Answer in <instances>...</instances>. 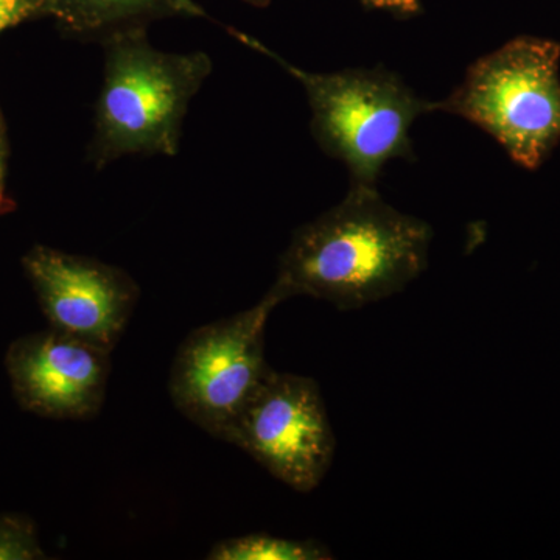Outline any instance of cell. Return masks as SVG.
I'll list each match as a JSON object with an SVG mask.
<instances>
[{"label": "cell", "mask_w": 560, "mask_h": 560, "mask_svg": "<svg viewBox=\"0 0 560 560\" xmlns=\"http://www.w3.org/2000/svg\"><path fill=\"white\" fill-rule=\"evenodd\" d=\"M433 228L382 200L377 187L352 186L340 205L294 232L275 285L353 311L393 296L429 264Z\"/></svg>", "instance_id": "obj_1"}, {"label": "cell", "mask_w": 560, "mask_h": 560, "mask_svg": "<svg viewBox=\"0 0 560 560\" xmlns=\"http://www.w3.org/2000/svg\"><path fill=\"white\" fill-rule=\"evenodd\" d=\"M296 77L311 102L312 130L320 147L341 162L352 186L375 187L386 162L411 160L415 120L433 113L396 73L383 68L307 72L291 66L256 39L235 33Z\"/></svg>", "instance_id": "obj_2"}, {"label": "cell", "mask_w": 560, "mask_h": 560, "mask_svg": "<svg viewBox=\"0 0 560 560\" xmlns=\"http://www.w3.org/2000/svg\"><path fill=\"white\" fill-rule=\"evenodd\" d=\"M559 58L552 40L512 39L471 65L463 83L431 108L477 125L534 171L560 140Z\"/></svg>", "instance_id": "obj_3"}, {"label": "cell", "mask_w": 560, "mask_h": 560, "mask_svg": "<svg viewBox=\"0 0 560 560\" xmlns=\"http://www.w3.org/2000/svg\"><path fill=\"white\" fill-rule=\"evenodd\" d=\"M209 72L205 54H164L139 32L114 36L98 103V153L106 160L139 151L175 154L187 103Z\"/></svg>", "instance_id": "obj_4"}, {"label": "cell", "mask_w": 560, "mask_h": 560, "mask_svg": "<svg viewBox=\"0 0 560 560\" xmlns=\"http://www.w3.org/2000/svg\"><path fill=\"white\" fill-rule=\"evenodd\" d=\"M285 294L272 285L259 304L202 326L173 361L172 400L187 419L224 440L228 430L272 368L265 360V329Z\"/></svg>", "instance_id": "obj_5"}, {"label": "cell", "mask_w": 560, "mask_h": 560, "mask_svg": "<svg viewBox=\"0 0 560 560\" xmlns=\"http://www.w3.org/2000/svg\"><path fill=\"white\" fill-rule=\"evenodd\" d=\"M296 492L318 488L337 440L318 383L271 370L228 430L224 440Z\"/></svg>", "instance_id": "obj_6"}, {"label": "cell", "mask_w": 560, "mask_h": 560, "mask_svg": "<svg viewBox=\"0 0 560 560\" xmlns=\"http://www.w3.org/2000/svg\"><path fill=\"white\" fill-rule=\"evenodd\" d=\"M28 271L55 329L109 352L114 349L139 296L125 272L49 249L33 254Z\"/></svg>", "instance_id": "obj_7"}, {"label": "cell", "mask_w": 560, "mask_h": 560, "mask_svg": "<svg viewBox=\"0 0 560 560\" xmlns=\"http://www.w3.org/2000/svg\"><path fill=\"white\" fill-rule=\"evenodd\" d=\"M109 353L55 329L14 357V378L25 401L36 410L57 418L91 419L105 400Z\"/></svg>", "instance_id": "obj_8"}, {"label": "cell", "mask_w": 560, "mask_h": 560, "mask_svg": "<svg viewBox=\"0 0 560 560\" xmlns=\"http://www.w3.org/2000/svg\"><path fill=\"white\" fill-rule=\"evenodd\" d=\"M212 560H327L329 548L316 540H291L268 534H249L221 540L210 550Z\"/></svg>", "instance_id": "obj_9"}, {"label": "cell", "mask_w": 560, "mask_h": 560, "mask_svg": "<svg viewBox=\"0 0 560 560\" xmlns=\"http://www.w3.org/2000/svg\"><path fill=\"white\" fill-rule=\"evenodd\" d=\"M178 3L184 0H65V14L73 27L92 32Z\"/></svg>", "instance_id": "obj_10"}, {"label": "cell", "mask_w": 560, "mask_h": 560, "mask_svg": "<svg viewBox=\"0 0 560 560\" xmlns=\"http://www.w3.org/2000/svg\"><path fill=\"white\" fill-rule=\"evenodd\" d=\"M35 558V548L25 539L24 534L13 528L0 529V560H21Z\"/></svg>", "instance_id": "obj_11"}, {"label": "cell", "mask_w": 560, "mask_h": 560, "mask_svg": "<svg viewBox=\"0 0 560 560\" xmlns=\"http://www.w3.org/2000/svg\"><path fill=\"white\" fill-rule=\"evenodd\" d=\"M361 2L366 3L372 9L386 10L390 13L405 14V16H410V14L420 11V0H361Z\"/></svg>", "instance_id": "obj_12"}, {"label": "cell", "mask_w": 560, "mask_h": 560, "mask_svg": "<svg viewBox=\"0 0 560 560\" xmlns=\"http://www.w3.org/2000/svg\"><path fill=\"white\" fill-rule=\"evenodd\" d=\"M24 0H0V32L21 20Z\"/></svg>", "instance_id": "obj_13"}, {"label": "cell", "mask_w": 560, "mask_h": 560, "mask_svg": "<svg viewBox=\"0 0 560 560\" xmlns=\"http://www.w3.org/2000/svg\"><path fill=\"white\" fill-rule=\"evenodd\" d=\"M246 2L254 3V5L264 7L267 5L270 0H246Z\"/></svg>", "instance_id": "obj_14"}, {"label": "cell", "mask_w": 560, "mask_h": 560, "mask_svg": "<svg viewBox=\"0 0 560 560\" xmlns=\"http://www.w3.org/2000/svg\"><path fill=\"white\" fill-rule=\"evenodd\" d=\"M0 205H2V191H0Z\"/></svg>", "instance_id": "obj_15"}]
</instances>
